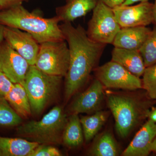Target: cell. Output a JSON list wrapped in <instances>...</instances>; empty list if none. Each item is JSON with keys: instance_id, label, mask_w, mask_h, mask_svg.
Segmentation results:
<instances>
[{"instance_id": "cell-9", "label": "cell", "mask_w": 156, "mask_h": 156, "mask_svg": "<svg viewBox=\"0 0 156 156\" xmlns=\"http://www.w3.org/2000/svg\"><path fill=\"white\" fill-rule=\"evenodd\" d=\"M30 66L5 40L0 42V71L12 83L23 86Z\"/></svg>"}, {"instance_id": "cell-8", "label": "cell", "mask_w": 156, "mask_h": 156, "mask_svg": "<svg viewBox=\"0 0 156 156\" xmlns=\"http://www.w3.org/2000/svg\"><path fill=\"white\" fill-rule=\"evenodd\" d=\"M95 76L104 87L134 90L143 88L142 80L115 62H107L95 69Z\"/></svg>"}, {"instance_id": "cell-27", "label": "cell", "mask_w": 156, "mask_h": 156, "mask_svg": "<svg viewBox=\"0 0 156 156\" xmlns=\"http://www.w3.org/2000/svg\"><path fill=\"white\" fill-rule=\"evenodd\" d=\"M25 0H0V10L9 9L11 7L22 5Z\"/></svg>"}, {"instance_id": "cell-26", "label": "cell", "mask_w": 156, "mask_h": 156, "mask_svg": "<svg viewBox=\"0 0 156 156\" xmlns=\"http://www.w3.org/2000/svg\"><path fill=\"white\" fill-rule=\"evenodd\" d=\"M14 85L7 76L0 71V97L5 98Z\"/></svg>"}, {"instance_id": "cell-29", "label": "cell", "mask_w": 156, "mask_h": 156, "mask_svg": "<svg viewBox=\"0 0 156 156\" xmlns=\"http://www.w3.org/2000/svg\"><path fill=\"white\" fill-rule=\"evenodd\" d=\"M149 0H126L121 5H133L134 3L138 2H148Z\"/></svg>"}, {"instance_id": "cell-4", "label": "cell", "mask_w": 156, "mask_h": 156, "mask_svg": "<svg viewBox=\"0 0 156 156\" xmlns=\"http://www.w3.org/2000/svg\"><path fill=\"white\" fill-rule=\"evenodd\" d=\"M149 102L130 95L111 94L107 104L114 117L116 130L125 138L143 120L148 117Z\"/></svg>"}, {"instance_id": "cell-7", "label": "cell", "mask_w": 156, "mask_h": 156, "mask_svg": "<svg viewBox=\"0 0 156 156\" xmlns=\"http://www.w3.org/2000/svg\"><path fill=\"white\" fill-rule=\"evenodd\" d=\"M121 28L112 9L102 0H98L88 23L87 30L88 37L98 43L112 44Z\"/></svg>"}, {"instance_id": "cell-23", "label": "cell", "mask_w": 156, "mask_h": 156, "mask_svg": "<svg viewBox=\"0 0 156 156\" xmlns=\"http://www.w3.org/2000/svg\"><path fill=\"white\" fill-rule=\"evenodd\" d=\"M146 68L156 63V25L139 50Z\"/></svg>"}, {"instance_id": "cell-20", "label": "cell", "mask_w": 156, "mask_h": 156, "mask_svg": "<svg viewBox=\"0 0 156 156\" xmlns=\"http://www.w3.org/2000/svg\"><path fill=\"white\" fill-rule=\"evenodd\" d=\"M107 116L105 112L98 111L92 115L81 118L84 137L87 142H89L96 135L106 122Z\"/></svg>"}, {"instance_id": "cell-13", "label": "cell", "mask_w": 156, "mask_h": 156, "mask_svg": "<svg viewBox=\"0 0 156 156\" xmlns=\"http://www.w3.org/2000/svg\"><path fill=\"white\" fill-rule=\"evenodd\" d=\"M156 136V123L147 121L137 132L131 142L123 151V156H147Z\"/></svg>"}, {"instance_id": "cell-16", "label": "cell", "mask_w": 156, "mask_h": 156, "mask_svg": "<svg viewBox=\"0 0 156 156\" xmlns=\"http://www.w3.org/2000/svg\"><path fill=\"white\" fill-rule=\"evenodd\" d=\"M98 0H67L65 5L56 8V16L60 21L71 22L93 10Z\"/></svg>"}, {"instance_id": "cell-22", "label": "cell", "mask_w": 156, "mask_h": 156, "mask_svg": "<svg viewBox=\"0 0 156 156\" xmlns=\"http://www.w3.org/2000/svg\"><path fill=\"white\" fill-rule=\"evenodd\" d=\"M22 122V118L13 109L5 98L0 97V126H18Z\"/></svg>"}, {"instance_id": "cell-25", "label": "cell", "mask_w": 156, "mask_h": 156, "mask_svg": "<svg viewBox=\"0 0 156 156\" xmlns=\"http://www.w3.org/2000/svg\"><path fill=\"white\" fill-rule=\"evenodd\" d=\"M62 154L58 149L51 145L39 144L30 156H60Z\"/></svg>"}, {"instance_id": "cell-14", "label": "cell", "mask_w": 156, "mask_h": 156, "mask_svg": "<svg viewBox=\"0 0 156 156\" xmlns=\"http://www.w3.org/2000/svg\"><path fill=\"white\" fill-rule=\"evenodd\" d=\"M151 29L145 26L121 28L113 41L115 48L139 50Z\"/></svg>"}, {"instance_id": "cell-3", "label": "cell", "mask_w": 156, "mask_h": 156, "mask_svg": "<svg viewBox=\"0 0 156 156\" xmlns=\"http://www.w3.org/2000/svg\"><path fill=\"white\" fill-rule=\"evenodd\" d=\"M67 120L61 107L56 106L39 121H30L20 125L17 134L40 144L57 145L62 141Z\"/></svg>"}, {"instance_id": "cell-30", "label": "cell", "mask_w": 156, "mask_h": 156, "mask_svg": "<svg viewBox=\"0 0 156 156\" xmlns=\"http://www.w3.org/2000/svg\"><path fill=\"white\" fill-rule=\"evenodd\" d=\"M148 117L149 118V120H151L154 122L156 123V108L150 111Z\"/></svg>"}, {"instance_id": "cell-5", "label": "cell", "mask_w": 156, "mask_h": 156, "mask_svg": "<svg viewBox=\"0 0 156 156\" xmlns=\"http://www.w3.org/2000/svg\"><path fill=\"white\" fill-rule=\"evenodd\" d=\"M62 77L43 72L35 65H31L24 80V87L32 113L38 115L58 94Z\"/></svg>"}, {"instance_id": "cell-6", "label": "cell", "mask_w": 156, "mask_h": 156, "mask_svg": "<svg viewBox=\"0 0 156 156\" xmlns=\"http://www.w3.org/2000/svg\"><path fill=\"white\" fill-rule=\"evenodd\" d=\"M68 45L64 41H50L40 44L34 65L43 72L65 77L69 65Z\"/></svg>"}, {"instance_id": "cell-21", "label": "cell", "mask_w": 156, "mask_h": 156, "mask_svg": "<svg viewBox=\"0 0 156 156\" xmlns=\"http://www.w3.org/2000/svg\"><path fill=\"white\" fill-rule=\"evenodd\" d=\"M90 155L116 156L119 150L113 136L109 132L101 134L89 151Z\"/></svg>"}, {"instance_id": "cell-10", "label": "cell", "mask_w": 156, "mask_h": 156, "mask_svg": "<svg viewBox=\"0 0 156 156\" xmlns=\"http://www.w3.org/2000/svg\"><path fill=\"white\" fill-rule=\"evenodd\" d=\"M121 28L145 26L153 23V4L149 2L135 5H120L112 9Z\"/></svg>"}, {"instance_id": "cell-32", "label": "cell", "mask_w": 156, "mask_h": 156, "mask_svg": "<svg viewBox=\"0 0 156 156\" xmlns=\"http://www.w3.org/2000/svg\"><path fill=\"white\" fill-rule=\"evenodd\" d=\"M5 26L0 24V42L4 40V29Z\"/></svg>"}, {"instance_id": "cell-2", "label": "cell", "mask_w": 156, "mask_h": 156, "mask_svg": "<svg viewBox=\"0 0 156 156\" xmlns=\"http://www.w3.org/2000/svg\"><path fill=\"white\" fill-rule=\"evenodd\" d=\"M59 22L56 16L44 18L35 12H30L22 5L0 10V24L28 33L40 44L65 40Z\"/></svg>"}, {"instance_id": "cell-11", "label": "cell", "mask_w": 156, "mask_h": 156, "mask_svg": "<svg viewBox=\"0 0 156 156\" xmlns=\"http://www.w3.org/2000/svg\"><path fill=\"white\" fill-rule=\"evenodd\" d=\"M4 40L25 58L30 65H34L40 44L32 36L18 29L5 26Z\"/></svg>"}, {"instance_id": "cell-24", "label": "cell", "mask_w": 156, "mask_h": 156, "mask_svg": "<svg viewBox=\"0 0 156 156\" xmlns=\"http://www.w3.org/2000/svg\"><path fill=\"white\" fill-rule=\"evenodd\" d=\"M143 76L142 87L151 99H156V63L146 68Z\"/></svg>"}, {"instance_id": "cell-31", "label": "cell", "mask_w": 156, "mask_h": 156, "mask_svg": "<svg viewBox=\"0 0 156 156\" xmlns=\"http://www.w3.org/2000/svg\"><path fill=\"white\" fill-rule=\"evenodd\" d=\"M153 23L156 25V0H155L154 3L153 4Z\"/></svg>"}, {"instance_id": "cell-19", "label": "cell", "mask_w": 156, "mask_h": 156, "mask_svg": "<svg viewBox=\"0 0 156 156\" xmlns=\"http://www.w3.org/2000/svg\"><path fill=\"white\" fill-rule=\"evenodd\" d=\"M84 135L80 119L77 114L73 113L67 120L62 136V141L69 147L80 146L83 142Z\"/></svg>"}, {"instance_id": "cell-15", "label": "cell", "mask_w": 156, "mask_h": 156, "mask_svg": "<svg viewBox=\"0 0 156 156\" xmlns=\"http://www.w3.org/2000/svg\"><path fill=\"white\" fill-rule=\"evenodd\" d=\"M112 60L139 78L143 75L145 71L144 62L139 50L115 48L112 51Z\"/></svg>"}, {"instance_id": "cell-17", "label": "cell", "mask_w": 156, "mask_h": 156, "mask_svg": "<svg viewBox=\"0 0 156 156\" xmlns=\"http://www.w3.org/2000/svg\"><path fill=\"white\" fill-rule=\"evenodd\" d=\"M39 144L24 138L0 136V156H30Z\"/></svg>"}, {"instance_id": "cell-1", "label": "cell", "mask_w": 156, "mask_h": 156, "mask_svg": "<svg viewBox=\"0 0 156 156\" xmlns=\"http://www.w3.org/2000/svg\"><path fill=\"white\" fill-rule=\"evenodd\" d=\"M69 51V65L65 76V95L69 99L86 83L106 45L94 41L81 25L71 22L60 25Z\"/></svg>"}, {"instance_id": "cell-28", "label": "cell", "mask_w": 156, "mask_h": 156, "mask_svg": "<svg viewBox=\"0 0 156 156\" xmlns=\"http://www.w3.org/2000/svg\"><path fill=\"white\" fill-rule=\"evenodd\" d=\"M102 1L105 4H106L107 5L110 7L112 9H113L115 7L122 5L126 0H102Z\"/></svg>"}, {"instance_id": "cell-12", "label": "cell", "mask_w": 156, "mask_h": 156, "mask_svg": "<svg viewBox=\"0 0 156 156\" xmlns=\"http://www.w3.org/2000/svg\"><path fill=\"white\" fill-rule=\"evenodd\" d=\"M104 86L95 79L87 90L74 101L70 107L73 113H90L98 110L103 100Z\"/></svg>"}, {"instance_id": "cell-18", "label": "cell", "mask_w": 156, "mask_h": 156, "mask_svg": "<svg viewBox=\"0 0 156 156\" xmlns=\"http://www.w3.org/2000/svg\"><path fill=\"white\" fill-rule=\"evenodd\" d=\"M5 98L16 113L23 117L31 114V109L27 93L24 87L19 83L14 84L11 91Z\"/></svg>"}, {"instance_id": "cell-33", "label": "cell", "mask_w": 156, "mask_h": 156, "mask_svg": "<svg viewBox=\"0 0 156 156\" xmlns=\"http://www.w3.org/2000/svg\"><path fill=\"white\" fill-rule=\"evenodd\" d=\"M151 151L154 152L156 153V136L154 140L151 147Z\"/></svg>"}]
</instances>
